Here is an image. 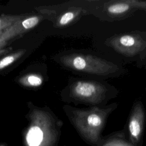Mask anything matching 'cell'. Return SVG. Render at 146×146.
<instances>
[{
  "label": "cell",
  "instance_id": "52a82bcc",
  "mask_svg": "<svg viewBox=\"0 0 146 146\" xmlns=\"http://www.w3.org/2000/svg\"><path fill=\"white\" fill-rule=\"evenodd\" d=\"M42 19L40 16H23L10 27L5 30L0 38V50L5 42L34 27Z\"/></svg>",
  "mask_w": 146,
  "mask_h": 146
},
{
  "label": "cell",
  "instance_id": "30bf717a",
  "mask_svg": "<svg viewBox=\"0 0 146 146\" xmlns=\"http://www.w3.org/2000/svg\"><path fill=\"white\" fill-rule=\"evenodd\" d=\"M86 13V11L82 8L72 7L59 16L56 22L57 26L64 27L67 26L82 17Z\"/></svg>",
  "mask_w": 146,
  "mask_h": 146
},
{
  "label": "cell",
  "instance_id": "ba28073f",
  "mask_svg": "<svg viewBox=\"0 0 146 146\" xmlns=\"http://www.w3.org/2000/svg\"><path fill=\"white\" fill-rule=\"evenodd\" d=\"M132 9L143 10L146 11V1L137 0H125L113 1L106 6V11L113 15L126 14Z\"/></svg>",
  "mask_w": 146,
  "mask_h": 146
},
{
  "label": "cell",
  "instance_id": "7a4b0ae2",
  "mask_svg": "<svg viewBox=\"0 0 146 146\" xmlns=\"http://www.w3.org/2000/svg\"><path fill=\"white\" fill-rule=\"evenodd\" d=\"M62 123L42 111L34 112L25 135V146H55Z\"/></svg>",
  "mask_w": 146,
  "mask_h": 146
},
{
  "label": "cell",
  "instance_id": "7c38bea8",
  "mask_svg": "<svg viewBox=\"0 0 146 146\" xmlns=\"http://www.w3.org/2000/svg\"><path fill=\"white\" fill-rule=\"evenodd\" d=\"M23 51H19L10 55H8L2 58L0 60V70L5 68L12 63H13L15 60H17L19 57H20L23 53Z\"/></svg>",
  "mask_w": 146,
  "mask_h": 146
},
{
  "label": "cell",
  "instance_id": "9c48e42d",
  "mask_svg": "<svg viewBox=\"0 0 146 146\" xmlns=\"http://www.w3.org/2000/svg\"><path fill=\"white\" fill-rule=\"evenodd\" d=\"M96 146H136L126 140L124 133L119 132L105 138L102 137Z\"/></svg>",
  "mask_w": 146,
  "mask_h": 146
},
{
  "label": "cell",
  "instance_id": "4fadbf2b",
  "mask_svg": "<svg viewBox=\"0 0 146 146\" xmlns=\"http://www.w3.org/2000/svg\"><path fill=\"white\" fill-rule=\"evenodd\" d=\"M26 82L29 85L32 86H40L42 83V79L36 75H31L29 76L26 79Z\"/></svg>",
  "mask_w": 146,
  "mask_h": 146
},
{
  "label": "cell",
  "instance_id": "3957f363",
  "mask_svg": "<svg viewBox=\"0 0 146 146\" xmlns=\"http://www.w3.org/2000/svg\"><path fill=\"white\" fill-rule=\"evenodd\" d=\"M60 60L72 70L99 76H108L119 70L115 63L90 54L73 53L63 56Z\"/></svg>",
  "mask_w": 146,
  "mask_h": 146
},
{
  "label": "cell",
  "instance_id": "2e32d148",
  "mask_svg": "<svg viewBox=\"0 0 146 146\" xmlns=\"http://www.w3.org/2000/svg\"><path fill=\"white\" fill-rule=\"evenodd\" d=\"M0 146H5V144H1Z\"/></svg>",
  "mask_w": 146,
  "mask_h": 146
},
{
  "label": "cell",
  "instance_id": "5bb4252c",
  "mask_svg": "<svg viewBox=\"0 0 146 146\" xmlns=\"http://www.w3.org/2000/svg\"><path fill=\"white\" fill-rule=\"evenodd\" d=\"M3 31H0V38H1V37L2 36V34H3Z\"/></svg>",
  "mask_w": 146,
  "mask_h": 146
},
{
  "label": "cell",
  "instance_id": "9a60e30c",
  "mask_svg": "<svg viewBox=\"0 0 146 146\" xmlns=\"http://www.w3.org/2000/svg\"><path fill=\"white\" fill-rule=\"evenodd\" d=\"M5 51H6V50H1L0 51V54H2V53H3V52H5Z\"/></svg>",
  "mask_w": 146,
  "mask_h": 146
},
{
  "label": "cell",
  "instance_id": "277c9868",
  "mask_svg": "<svg viewBox=\"0 0 146 146\" xmlns=\"http://www.w3.org/2000/svg\"><path fill=\"white\" fill-rule=\"evenodd\" d=\"M107 88L103 84L95 81L79 80L70 86V96L76 100L96 104L106 96Z\"/></svg>",
  "mask_w": 146,
  "mask_h": 146
},
{
  "label": "cell",
  "instance_id": "6da1fadb",
  "mask_svg": "<svg viewBox=\"0 0 146 146\" xmlns=\"http://www.w3.org/2000/svg\"><path fill=\"white\" fill-rule=\"evenodd\" d=\"M116 106L113 103L105 107H67L66 110L71 123L79 135L89 144L96 146L102 139L101 132L107 117Z\"/></svg>",
  "mask_w": 146,
  "mask_h": 146
},
{
  "label": "cell",
  "instance_id": "e0dca14e",
  "mask_svg": "<svg viewBox=\"0 0 146 146\" xmlns=\"http://www.w3.org/2000/svg\"><path fill=\"white\" fill-rule=\"evenodd\" d=\"M1 50H0V51H1Z\"/></svg>",
  "mask_w": 146,
  "mask_h": 146
},
{
  "label": "cell",
  "instance_id": "5b68a950",
  "mask_svg": "<svg viewBox=\"0 0 146 146\" xmlns=\"http://www.w3.org/2000/svg\"><path fill=\"white\" fill-rule=\"evenodd\" d=\"M108 44L116 51L131 56L144 50L146 47V40L137 34H124L111 38Z\"/></svg>",
  "mask_w": 146,
  "mask_h": 146
},
{
  "label": "cell",
  "instance_id": "8992f818",
  "mask_svg": "<svg viewBox=\"0 0 146 146\" xmlns=\"http://www.w3.org/2000/svg\"><path fill=\"white\" fill-rule=\"evenodd\" d=\"M145 121V111L140 101L133 104L128 123L129 141L136 146H139L141 139Z\"/></svg>",
  "mask_w": 146,
  "mask_h": 146
},
{
  "label": "cell",
  "instance_id": "8fae6325",
  "mask_svg": "<svg viewBox=\"0 0 146 146\" xmlns=\"http://www.w3.org/2000/svg\"><path fill=\"white\" fill-rule=\"evenodd\" d=\"M23 16L2 15L0 16V31H4L19 20Z\"/></svg>",
  "mask_w": 146,
  "mask_h": 146
}]
</instances>
